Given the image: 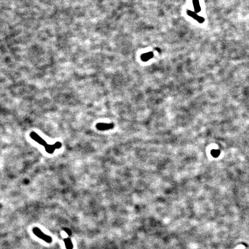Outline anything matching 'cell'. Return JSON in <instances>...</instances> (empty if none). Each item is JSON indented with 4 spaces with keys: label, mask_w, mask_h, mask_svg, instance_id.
Returning <instances> with one entry per match:
<instances>
[{
    "label": "cell",
    "mask_w": 249,
    "mask_h": 249,
    "mask_svg": "<svg viewBox=\"0 0 249 249\" xmlns=\"http://www.w3.org/2000/svg\"><path fill=\"white\" fill-rule=\"evenodd\" d=\"M30 137L32 140L35 141L36 142H37L38 143L41 144L42 145L44 146L45 147L48 145V144H47V143L46 142L45 140H43L42 138H41L40 136L38 135V134H37L35 132L31 133Z\"/></svg>",
    "instance_id": "2"
},
{
    "label": "cell",
    "mask_w": 249,
    "mask_h": 249,
    "mask_svg": "<svg viewBox=\"0 0 249 249\" xmlns=\"http://www.w3.org/2000/svg\"><path fill=\"white\" fill-rule=\"evenodd\" d=\"M220 154V151L218 149H213L211 151V155L214 158H217Z\"/></svg>",
    "instance_id": "8"
},
{
    "label": "cell",
    "mask_w": 249,
    "mask_h": 249,
    "mask_svg": "<svg viewBox=\"0 0 249 249\" xmlns=\"http://www.w3.org/2000/svg\"><path fill=\"white\" fill-rule=\"evenodd\" d=\"M188 15L193 17L194 19H196L197 20H198L200 23H202L203 22H204V18L201 17L200 16H198L197 15V14H196L195 13H193V12H192V11H189L188 12Z\"/></svg>",
    "instance_id": "6"
},
{
    "label": "cell",
    "mask_w": 249,
    "mask_h": 249,
    "mask_svg": "<svg viewBox=\"0 0 249 249\" xmlns=\"http://www.w3.org/2000/svg\"><path fill=\"white\" fill-rule=\"evenodd\" d=\"M64 243L66 249H73V248L72 241L70 238H65L64 239Z\"/></svg>",
    "instance_id": "5"
},
{
    "label": "cell",
    "mask_w": 249,
    "mask_h": 249,
    "mask_svg": "<svg viewBox=\"0 0 249 249\" xmlns=\"http://www.w3.org/2000/svg\"><path fill=\"white\" fill-rule=\"evenodd\" d=\"M62 147V144L60 142H57L56 143L53 144V145H49L48 144L46 147H45V150L47 153L52 154L56 149H60Z\"/></svg>",
    "instance_id": "3"
},
{
    "label": "cell",
    "mask_w": 249,
    "mask_h": 249,
    "mask_svg": "<svg viewBox=\"0 0 249 249\" xmlns=\"http://www.w3.org/2000/svg\"><path fill=\"white\" fill-rule=\"evenodd\" d=\"M193 4L194 5V8L197 12L200 11V7L199 5V1L198 0H193Z\"/></svg>",
    "instance_id": "7"
},
{
    "label": "cell",
    "mask_w": 249,
    "mask_h": 249,
    "mask_svg": "<svg viewBox=\"0 0 249 249\" xmlns=\"http://www.w3.org/2000/svg\"><path fill=\"white\" fill-rule=\"evenodd\" d=\"M96 128L99 130H108L114 128L113 124H106V123H99L96 125Z\"/></svg>",
    "instance_id": "4"
},
{
    "label": "cell",
    "mask_w": 249,
    "mask_h": 249,
    "mask_svg": "<svg viewBox=\"0 0 249 249\" xmlns=\"http://www.w3.org/2000/svg\"><path fill=\"white\" fill-rule=\"evenodd\" d=\"M32 232L37 237L42 239L43 241L47 242V243H51L52 242V238L49 235L44 234L38 227H34L32 229Z\"/></svg>",
    "instance_id": "1"
}]
</instances>
